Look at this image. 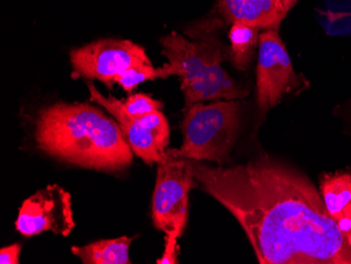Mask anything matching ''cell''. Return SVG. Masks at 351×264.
<instances>
[{
    "mask_svg": "<svg viewBox=\"0 0 351 264\" xmlns=\"http://www.w3.org/2000/svg\"><path fill=\"white\" fill-rule=\"evenodd\" d=\"M199 187L230 211L261 264H351V246L308 177L267 155L232 167L191 160Z\"/></svg>",
    "mask_w": 351,
    "mask_h": 264,
    "instance_id": "6da1fadb",
    "label": "cell"
},
{
    "mask_svg": "<svg viewBox=\"0 0 351 264\" xmlns=\"http://www.w3.org/2000/svg\"><path fill=\"white\" fill-rule=\"evenodd\" d=\"M37 147L84 169L116 172L131 165L133 151L119 123L88 104H55L39 112Z\"/></svg>",
    "mask_w": 351,
    "mask_h": 264,
    "instance_id": "7a4b0ae2",
    "label": "cell"
},
{
    "mask_svg": "<svg viewBox=\"0 0 351 264\" xmlns=\"http://www.w3.org/2000/svg\"><path fill=\"white\" fill-rule=\"evenodd\" d=\"M221 25L219 19H206L187 29L191 39L177 33L161 38L162 55L169 61L157 69L158 77L162 80L179 77L184 94L183 112L197 102L236 100L247 96V91L223 69V61L230 59V47L219 39Z\"/></svg>",
    "mask_w": 351,
    "mask_h": 264,
    "instance_id": "3957f363",
    "label": "cell"
},
{
    "mask_svg": "<svg viewBox=\"0 0 351 264\" xmlns=\"http://www.w3.org/2000/svg\"><path fill=\"white\" fill-rule=\"evenodd\" d=\"M184 115L181 123L182 145L167 151L178 158L212 161L223 167L238 137L241 104L226 99L208 104L197 102Z\"/></svg>",
    "mask_w": 351,
    "mask_h": 264,
    "instance_id": "277c9868",
    "label": "cell"
},
{
    "mask_svg": "<svg viewBox=\"0 0 351 264\" xmlns=\"http://www.w3.org/2000/svg\"><path fill=\"white\" fill-rule=\"evenodd\" d=\"M198 187L191 159L178 158L167 151L158 163L152 218L157 230L165 235H182L189 217V195Z\"/></svg>",
    "mask_w": 351,
    "mask_h": 264,
    "instance_id": "5b68a950",
    "label": "cell"
},
{
    "mask_svg": "<svg viewBox=\"0 0 351 264\" xmlns=\"http://www.w3.org/2000/svg\"><path fill=\"white\" fill-rule=\"evenodd\" d=\"M75 76L97 80L112 88L118 77L133 67L152 64L145 49L131 40L101 39L70 54Z\"/></svg>",
    "mask_w": 351,
    "mask_h": 264,
    "instance_id": "8992f818",
    "label": "cell"
},
{
    "mask_svg": "<svg viewBox=\"0 0 351 264\" xmlns=\"http://www.w3.org/2000/svg\"><path fill=\"white\" fill-rule=\"evenodd\" d=\"M88 88L90 101L99 104L115 118L136 156L149 165L160 163L165 159L169 143V125L162 112L131 118L120 110L119 99L102 95L94 84H88Z\"/></svg>",
    "mask_w": 351,
    "mask_h": 264,
    "instance_id": "52a82bcc",
    "label": "cell"
},
{
    "mask_svg": "<svg viewBox=\"0 0 351 264\" xmlns=\"http://www.w3.org/2000/svg\"><path fill=\"white\" fill-rule=\"evenodd\" d=\"M289 51L278 29L260 34L257 66V100L262 113L277 106L283 96L300 86Z\"/></svg>",
    "mask_w": 351,
    "mask_h": 264,
    "instance_id": "ba28073f",
    "label": "cell"
},
{
    "mask_svg": "<svg viewBox=\"0 0 351 264\" xmlns=\"http://www.w3.org/2000/svg\"><path fill=\"white\" fill-rule=\"evenodd\" d=\"M75 226L72 196L58 184L47 185L25 199L15 222L16 230L25 237L45 232L66 237Z\"/></svg>",
    "mask_w": 351,
    "mask_h": 264,
    "instance_id": "9c48e42d",
    "label": "cell"
},
{
    "mask_svg": "<svg viewBox=\"0 0 351 264\" xmlns=\"http://www.w3.org/2000/svg\"><path fill=\"white\" fill-rule=\"evenodd\" d=\"M217 8L228 23L241 21L264 29H279L287 15L278 0H218Z\"/></svg>",
    "mask_w": 351,
    "mask_h": 264,
    "instance_id": "30bf717a",
    "label": "cell"
},
{
    "mask_svg": "<svg viewBox=\"0 0 351 264\" xmlns=\"http://www.w3.org/2000/svg\"><path fill=\"white\" fill-rule=\"evenodd\" d=\"M134 238L99 240L84 246H73V255L84 264H131L130 245Z\"/></svg>",
    "mask_w": 351,
    "mask_h": 264,
    "instance_id": "8fae6325",
    "label": "cell"
},
{
    "mask_svg": "<svg viewBox=\"0 0 351 264\" xmlns=\"http://www.w3.org/2000/svg\"><path fill=\"white\" fill-rule=\"evenodd\" d=\"M259 27L237 21L230 29V60L239 71L247 70L259 47Z\"/></svg>",
    "mask_w": 351,
    "mask_h": 264,
    "instance_id": "7c38bea8",
    "label": "cell"
},
{
    "mask_svg": "<svg viewBox=\"0 0 351 264\" xmlns=\"http://www.w3.org/2000/svg\"><path fill=\"white\" fill-rule=\"evenodd\" d=\"M320 192L329 216L336 221L351 204V171L325 175L321 180Z\"/></svg>",
    "mask_w": 351,
    "mask_h": 264,
    "instance_id": "4fadbf2b",
    "label": "cell"
},
{
    "mask_svg": "<svg viewBox=\"0 0 351 264\" xmlns=\"http://www.w3.org/2000/svg\"><path fill=\"white\" fill-rule=\"evenodd\" d=\"M317 21L329 35H351V0H325Z\"/></svg>",
    "mask_w": 351,
    "mask_h": 264,
    "instance_id": "5bb4252c",
    "label": "cell"
},
{
    "mask_svg": "<svg viewBox=\"0 0 351 264\" xmlns=\"http://www.w3.org/2000/svg\"><path fill=\"white\" fill-rule=\"evenodd\" d=\"M119 108L126 116L131 118H141L154 112L161 111L163 108L162 102L153 99L151 96L138 93L130 95L128 99L119 100Z\"/></svg>",
    "mask_w": 351,
    "mask_h": 264,
    "instance_id": "9a60e30c",
    "label": "cell"
},
{
    "mask_svg": "<svg viewBox=\"0 0 351 264\" xmlns=\"http://www.w3.org/2000/svg\"><path fill=\"white\" fill-rule=\"evenodd\" d=\"M158 78L159 77H158L157 69L154 68L153 64H141V66L133 67L122 73L116 80V84L121 86L125 92L132 93V91L142 82L158 80Z\"/></svg>",
    "mask_w": 351,
    "mask_h": 264,
    "instance_id": "2e32d148",
    "label": "cell"
},
{
    "mask_svg": "<svg viewBox=\"0 0 351 264\" xmlns=\"http://www.w3.org/2000/svg\"><path fill=\"white\" fill-rule=\"evenodd\" d=\"M178 234H169L165 237V250L162 257L157 260V264L178 263Z\"/></svg>",
    "mask_w": 351,
    "mask_h": 264,
    "instance_id": "e0dca14e",
    "label": "cell"
},
{
    "mask_svg": "<svg viewBox=\"0 0 351 264\" xmlns=\"http://www.w3.org/2000/svg\"><path fill=\"white\" fill-rule=\"evenodd\" d=\"M21 253V244L15 243L10 246H5V248H3L0 250V263L19 264Z\"/></svg>",
    "mask_w": 351,
    "mask_h": 264,
    "instance_id": "ac0fdd59",
    "label": "cell"
},
{
    "mask_svg": "<svg viewBox=\"0 0 351 264\" xmlns=\"http://www.w3.org/2000/svg\"><path fill=\"white\" fill-rule=\"evenodd\" d=\"M336 222L347 241L351 239V204L344 208Z\"/></svg>",
    "mask_w": 351,
    "mask_h": 264,
    "instance_id": "d6986e66",
    "label": "cell"
},
{
    "mask_svg": "<svg viewBox=\"0 0 351 264\" xmlns=\"http://www.w3.org/2000/svg\"><path fill=\"white\" fill-rule=\"evenodd\" d=\"M278 1L286 14L289 13L298 3V0H278Z\"/></svg>",
    "mask_w": 351,
    "mask_h": 264,
    "instance_id": "ffe728a7",
    "label": "cell"
},
{
    "mask_svg": "<svg viewBox=\"0 0 351 264\" xmlns=\"http://www.w3.org/2000/svg\"><path fill=\"white\" fill-rule=\"evenodd\" d=\"M348 243H349V245H350V246H351V239H349V240H348Z\"/></svg>",
    "mask_w": 351,
    "mask_h": 264,
    "instance_id": "44dd1931",
    "label": "cell"
}]
</instances>
